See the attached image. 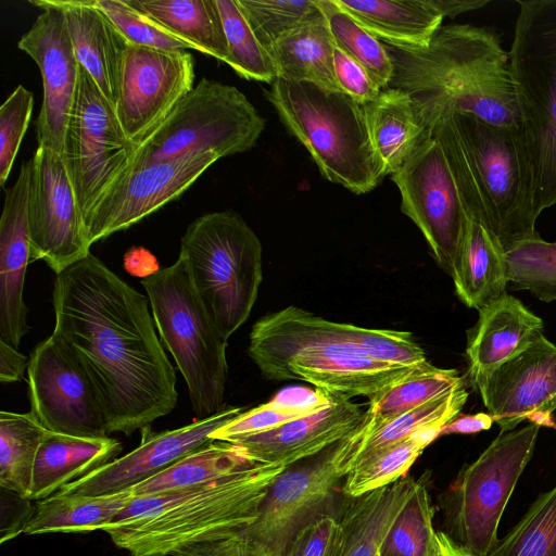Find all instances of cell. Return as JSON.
I'll list each match as a JSON object with an SVG mask.
<instances>
[{"instance_id": "obj_39", "label": "cell", "mask_w": 556, "mask_h": 556, "mask_svg": "<svg viewBox=\"0 0 556 556\" xmlns=\"http://www.w3.org/2000/svg\"><path fill=\"white\" fill-rule=\"evenodd\" d=\"M46 431L31 413H0V486L25 501Z\"/></svg>"}, {"instance_id": "obj_28", "label": "cell", "mask_w": 556, "mask_h": 556, "mask_svg": "<svg viewBox=\"0 0 556 556\" xmlns=\"http://www.w3.org/2000/svg\"><path fill=\"white\" fill-rule=\"evenodd\" d=\"M418 480L405 476L358 497H343L334 556H380L384 536Z\"/></svg>"}, {"instance_id": "obj_8", "label": "cell", "mask_w": 556, "mask_h": 556, "mask_svg": "<svg viewBox=\"0 0 556 556\" xmlns=\"http://www.w3.org/2000/svg\"><path fill=\"white\" fill-rule=\"evenodd\" d=\"M179 255L227 342L250 316L263 279L257 236L236 212L207 213L187 227Z\"/></svg>"}, {"instance_id": "obj_44", "label": "cell", "mask_w": 556, "mask_h": 556, "mask_svg": "<svg viewBox=\"0 0 556 556\" xmlns=\"http://www.w3.org/2000/svg\"><path fill=\"white\" fill-rule=\"evenodd\" d=\"M226 35L230 67L248 80L273 84L277 73L273 60L258 41L237 0H216Z\"/></svg>"}, {"instance_id": "obj_24", "label": "cell", "mask_w": 556, "mask_h": 556, "mask_svg": "<svg viewBox=\"0 0 556 556\" xmlns=\"http://www.w3.org/2000/svg\"><path fill=\"white\" fill-rule=\"evenodd\" d=\"M363 414L349 397L333 394L321 410L230 443L242 446L255 463L288 467L340 442L359 425Z\"/></svg>"}, {"instance_id": "obj_20", "label": "cell", "mask_w": 556, "mask_h": 556, "mask_svg": "<svg viewBox=\"0 0 556 556\" xmlns=\"http://www.w3.org/2000/svg\"><path fill=\"white\" fill-rule=\"evenodd\" d=\"M42 9L17 48L38 65L43 97L36 121L38 146L61 156L75 101L80 64L76 59L63 11L50 0L29 1Z\"/></svg>"}, {"instance_id": "obj_26", "label": "cell", "mask_w": 556, "mask_h": 556, "mask_svg": "<svg viewBox=\"0 0 556 556\" xmlns=\"http://www.w3.org/2000/svg\"><path fill=\"white\" fill-rule=\"evenodd\" d=\"M478 312L466 348L471 381L526 350L542 334L544 326L539 316L508 293Z\"/></svg>"}, {"instance_id": "obj_1", "label": "cell", "mask_w": 556, "mask_h": 556, "mask_svg": "<svg viewBox=\"0 0 556 556\" xmlns=\"http://www.w3.org/2000/svg\"><path fill=\"white\" fill-rule=\"evenodd\" d=\"M148 301L91 253L53 281L52 333L92 383L109 433L130 435L177 404L175 369Z\"/></svg>"}, {"instance_id": "obj_9", "label": "cell", "mask_w": 556, "mask_h": 556, "mask_svg": "<svg viewBox=\"0 0 556 556\" xmlns=\"http://www.w3.org/2000/svg\"><path fill=\"white\" fill-rule=\"evenodd\" d=\"M540 428L529 422L501 432L440 495L442 531L476 556H488L497 544L498 523L532 457Z\"/></svg>"}, {"instance_id": "obj_17", "label": "cell", "mask_w": 556, "mask_h": 556, "mask_svg": "<svg viewBox=\"0 0 556 556\" xmlns=\"http://www.w3.org/2000/svg\"><path fill=\"white\" fill-rule=\"evenodd\" d=\"M263 377L298 379L329 394L372 396L409 375L429 368L407 367L378 359L353 341L318 342L256 364Z\"/></svg>"}, {"instance_id": "obj_3", "label": "cell", "mask_w": 556, "mask_h": 556, "mask_svg": "<svg viewBox=\"0 0 556 556\" xmlns=\"http://www.w3.org/2000/svg\"><path fill=\"white\" fill-rule=\"evenodd\" d=\"M429 131L442 146L468 216L486 227L505 253L540 237L518 128L453 113Z\"/></svg>"}, {"instance_id": "obj_16", "label": "cell", "mask_w": 556, "mask_h": 556, "mask_svg": "<svg viewBox=\"0 0 556 556\" xmlns=\"http://www.w3.org/2000/svg\"><path fill=\"white\" fill-rule=\"evenodd\" d=\"M339 340L356 342L372 357L392 364L431 365L410 332L334 323L293 305L268 314L253 325L248 354L257 364L302 345Z\"/></svg>"}, {"instance_id": "obj_30", "label": "cell", "mask_w": 556, "mask_h": 556, "mask_svg": "<svg viewBox=\"0 0 556 556\" xmlns=\"http://www.w3.org/2000/svg\"><path fill=\"white\" fill-rule=\"evenodd\" d=\"M467 397L468 392L464 386L384 421L369 431H352L337 443L334 462L338 471L345 477L365 456L399 443L419 431L443 428L460 414Z\"/></svg>"}, {"instance_id": "obj_13", "label": "cell", "mask_w": 556, "mask_h": 556, "mask_svg": "<svg viewBox=\"0 0 556 556\" xmlns=\"http://www.w3.org/2000/svg\"><path fill=\"white\" fill-rule=\"evenodd\" d=\"M336 446L286 467L271 481L255 521L243 530L271 556H282L301 529L342 502Z\"/></svg>"}, {"instance_id": "obj_40", "label": "cell", "mask_w": 556, "mask_h": 556, "mask_svg": "<svg viewBox=\"0 0 556 556\" xmlns=\"http://www.w3.org/2000/svg\"><path fill=\"white\" fill-rule=\"evenodd\" d=\"M441 430L430 428L419 431L365 456L344 477L342 494L345 497H358L407 476L424 450L440 437Z\"/></svg>"}, {"instance_id": "obj_46", "label": "cell", "mask_w": 556, "mask_h": 556, "mask_svg": "<svg viewBox=\"0 0 556 556\" xmlns=\"http://www.w3.org/2000/svg\"><path fill=\"white\" fill-rule=\"evenodd\" d=\"M237 1L256 38L266 50L282 35L319 12L316 0Z\"/></svg>"}, {"instance_id": "obj_52", "label": "cell", "mask_w": 556, "mask_h": 556, "mask_svg": "<svg viewBox=\"0 0 556 556\" xmlns=\"http://www.w3.org/2000/svg\"><path fill=\"white\" fill-rule=\"evenodd\" d=\"M29 359L15 346L0 339V381L12 383L24 379Z\"/></svg>"}, {"instance_id": "obj_15", "label": "cell", "mask_w": 556, "mask_h": 556, "mask_svg": "<svg viewBox=\"0 0 556 556\" xmlns=\"http://www.w3.org/2000/svg\"><path fill=\"white\" fill-rule=\"evenodd\" d=\"M220 156L213 152L128 166L83 222L91 247L181 195Z\"/></svg>"}, {"instance_id": "obj_35", "label": "cell", "mask_w": 556, "mask_h": 556, "mask_svg": "<svg viewBox=\"0 0 556 556\" xmlns=\"http://www.w3.org/2000/svg\"><path fill=\"white\" fill-rule=\"evenodd\" d=\"M130 2L193 50L231 65L216 0H130Z\"/></svg>"}, {"instance_id": "obj_4", "label": "cell", "mask_w": 556, "mask_h": 556, "mask_svg": "<svg viewBox=\"0 0 556 556\" xmlns=\"http://www.w3.org/2000/svg\"><path fill=\"white\" fill-rule=\"evenodd\" d=\"M285 468L256 463L202 485L137 497L101 531L131 556H172L251 526Z\"/></svg>"}, {"instance_id": "obj_43", "label": "cell", "mask_w": 556, "mask_h": 556, "mask_svg": "<svg viewBox=\"0 0 556 556\" xmlns=\"http://www.w3.org/2000/svg\"><path fill=\"white\" fill-rule=\"evenodd\" d=\"M488 556H556V485L536 497Z\"/></svg>"}, {"instance_id": "obj_10", "label": "cell", "mask_w": 556, "mask_h": 556, "mask_svg": "<svg viewBox=\"0 0 556 556\" xmlns=\"http://www.w3.org/2000/svg\"><path fill=\"white\" fill-rule=\"evenodd\" d=\"M265 119L235 86L203 77L140 143L128 166L213 152L222 157L251 150Z\"/></svg>"}, {"instance_id": "obj_49", "label": "cell", "mask_w": 556, "mask_h": 556, "mask_svg": "<svg viewBox=\"0 0 556 556\" xmlns=\"http://www.w3.org/2000/svg\"><path fill=\"white\" fill-rule=\"evenodd\" d=\"M340 505L320 514L301 529L282 556H334L340 534Z\"/></svg>"}, {"instance_id": "obj_34", "label": "cell", "mask_w": 556, "mask_h": 556, "mask_svg": "<svg viewBox=\"0 0 556 556\" xmlns=\"http://www.w3.org/2000/svg\"><path fill=\"white\" fill-rule=\"evenodd\" d=\"M130 488L101 495L63 494L37 501L24 521L25 534L89 533L102 530L135 500Z\"/></svg>"}, {"instance_id": "obj_31", "label": "cell", "mask_w": 556, "mask_h": 556, "mask_svg": "<svg viewBox=\"0 0 556 556\" xmlns=\"http://www.w3.org/2000/svg\"><path fill=\"white\" fill-rule=\"evenodd\" d=\"M363 106L372 146L387 175L395 173L431 137L405 90L388 87Z\"/></svg>"}, {"instance_id": "obj_56", "label": "cell", "mask_w": 556, "mask_h": 556, "mask_svg": "<svg viewBox=\"0 0 556 556\" xmlns=\"http://www.w3.org/2000/svg\"><path fill=\"white\" fill-rule=\"evenodd\" d=\"M440 11L443 17L454 18L455 16L479 10L490 3L489 0H430Z\"/></svg>"}, {"instance_id": "obj_51", "label": "cell", "mask_w": 556, "mask_h": 556, "mask_svg": "<svg viewBox=\"0 0 556 556\" xmlns=\"http://www.w3.org/2000/svg\"><path fill=\"white\" fill-rule=\"evenodd\" d=\"M172 556H271L244 532L238 531L217 540L204 542Z\"/></svg>"}, {"instance_id": "obj_33", "label": "cell", "mask_w": 556, "mask_h": 556, "mask_svg": "<svg viewBox=\"0 0 556 556\" xmlns=\"http://www.w3.org/2000/svg\"><path fill=\"white\" fill-rule=\"evenodd\" d=\"M452 278L456 294L470 308L480 309L506 293L505 251L486 227L469 216Z\"/></svg>"}, {"instance_id": "obj_7", "label": "cell", "mask_w": 556, "mask_h": 556, "mask_svg": "<svg viewBox=\"0 0 556 556\" xmlns=\"http://www.w3.org/2000/svg\"><path fill=\"white\" fill-rule=\"evenodd\" d=\"M163 346L182 375L198 419L224 407L228 365L222 338L200 296L185 260L141 280Z\"/></svg>"}, {"instance_id": "obj_5", "label": "cell", "mask_w": 556, "mask_h": 556, "mask_svg": "<svg viewBox=\"0 0 556 556\" xmlns=\"http://www.w3.org/2000/svg\"><path fill=\"white\" fill-rule=\"evenodd\" d=\"M264 93L325 179L364 194L387 176L362 103L342 91L279 78Z\"/></svg>"}, {"instance_id": "obj_29", "label": "cell", "mask_w": 556, "mask_h": 556, "mask_svg": "<svg viewBox=\"0 0 556 556\" xmlns=\"http://www.w3.org/2000/svg\"><path fill=\"white\" fill-rule=\"evenodd\" d=\"M359 25L388 46L427 47L444 20L430 0H333Z\"/></svg>"}, {"instance_id": "obj_2", "label": "cell", "mask_w": 556, "mask_h": 556, "mask_svg": "<svg viewBox=\"0 0 556 556\" xmlns=\"http://www.w3.org/2000/svg\"><path fill=\"white\" fill-rule=\"evenodd\" d=\"M384 46L393 63L389 87L409 93L428 130L453 113L518 128L508 51L491 29L452 23L425 48Z\"/></svg>"}, {"instance_id": "obj_41", "label": "cell", "mask_w": 556, "mask_h": 556, "mask_svg": "<svg viewBox=\"0 0 556 556\" xmlns=\"http://www.w3.org/2000/svg\"><path fill=\"white\" fill-rule=\"evenodd\" d=\"M336 45L357 61L381 89L390 86L393 63L383 42L377 39L333 0H316Z\"/></svg>"}, {"instance_id": "obj_45", "label": "cell", "mask_w": 556, "mask_h": 556, "mask_svg": "<svg viewBox=\"0 0 556 556\" xmlns=\"http://www.w3.org/2000/svg\"><path fill=\"white\" fill-rule=\"evenodd\" d=\"M508 283L543 302L556 301V242L541 237L505 253Z\"/></svg>"}, {"instance_id": "obj_11", "label": "cell", "mask_w": 556, "mask_h": 556, "mask_svg": "<svg viewBox=\"0 0 556 556\" xmlns=\"http://www.w3.org/2000/svg\"><path fill=\"white\" fill-rule=\"evenodd\" d=\"M135 146L126 138L114 106L80 65L62 161L84 222L128 167Z\"/></svg>"}, {"instance_id": "obj_22", "label": "cell", "mask_w": 556, "mask_h": 556, "mask_svg": "<svg viewBox=\"0 0 556 556\" xmlns=\"http://www.w3.org/2000/svg\"><path fill=\"white\" fill-rule=\"evenodd\" d=\"M242 412V407H225L211 417L162 432L147 427L141 430V441L136 448L64 485L59 493L101 495L128 489L214 441L211 433Z\"/></svg>"}, {"instance_id": "obj_6", "label": "cell", "mask_w": 556, "mask_h": 556, "mask_svg": "<svg viewBox=\"0 0 556 556\" xmlns=\"http://www.w3.org/2000/svg\"><path fill=\"white\" fill-rule=\"evenodd\" d=\"M508 51L539 217L556 205V0H518Z\"/></svg>"}, {"instance_id": "obj_23", "label": "cell", "mask_w": 556, "mask_h": 556, "mask_svg": "<svg viewBox=\"0 0 556 556\" xmlns=\"http://www.w3.org/2000/svg\"><path fill=\"white\" fill-rule=\"evenodd\" d=\"M31 160L5 190L0 219V339L17 348L28 331L24 283L30 261L28 198Z\"/></svg>"}, {"instance_id": "obj_47", "label": "cell", "mask_w": 556, "mask_h": 556, "mask_svg": "<svg viewBox=\"0 0 556 556\" xmlns=\"http://www.w3.org/2000/svg\"><path fill=\"white\" fill-rule=\"evenodd\" d=\"M94 3L132 45L166 51L192 49L135 7L130 0H94Z\"/></svg>"}, {"instance_id": "obj_38", "label": "cell", "mask_w": 556, "mask_h": 556, "mask_svg": "<svg viewBox=\"0 0 556 556\" xmlns=\"http://www.w3.org/2000/svg\"><path fill=\"white\" fill-rule=\"evenodd\" d=\"M333 394L323 390L289 387L270 401L242 412L211 433V440L235 442L239 439L275 429L290 420L312 415L329 406Z\"/></svg>"}, {"instance_id": "obj_54", "label": "cell", "mask_w": 556, "mask_h": 556, "mask_svg": "<svg viewBox=\"0 0 556 556\" xmlns=\"http://www.w3.org/2000/svg\"><path fill=\"white\" fill-rule=\"evenodd\" d=\"M124 266L131 275L143 278L160 269L156 258L141 247H135L127 251L124 257Z\"/></svg>"}, {"instance_id": "obj_25", "label": "cell", "mask_w": 556, "mask_h": 556, "mask_svg": "<svg viewBox=\"0 0 556 556\" xmlns=\"http://www.w3.org/2000/svg\"><path fill=\"white\" fill-rule=\"evenodd\" d=\"M50 1L64 13L77 61L115 109L124 59L131 43L94 0Z\"/></svg>"}, {"instance_id": "obj_42", "label": "cell", "mask_w": 556, "mask_h": 556, "mask_svg": "<svg viewBox=\"0 0 556 556\" xmlns=\"http://www.w3.org/2000/svg\"><path fill=\"white\" fill-rule=\"evenodd\" d=\"M429 472H426L388 530L381 545L380 556H426L434 534L435 508L428 489Z\"/></svg>"}, {"instance_id": "obj_19", "label": "cell", "mask_w": 556, "mask_h": 556, "mask_svg": "<svg viewBox=\"0 0 556 556\" xmlns=\"http://www.w3.org/2000/svg\"><path fill=\"white\" fill-rule=\"evenodd\" d=\"M194 77V59L189 52L128 47L115 112L135 147L193 89Z\"/></svg>"}, {"instance_id": "obj_21", "label": "cell", "mask_w": 556, "mask_h": 556, "mask_svg": "<svg viewBox=\"0 0 556 556\" xmlns=\"http://www.w3.org/2000/svg\"><path fill=\"white\" fill-rule=\"evenodd\" d=\"M502 432L525 420L555 426L556 345L543 333L526 350L471 381Z\"/></svg>"}, {"instance_id": "obj_55", "label": "cell", "mask_w": 556, "mask_h": 556, "mask_svg": "<svg viewBox=\"0 0 556 556\" xmlns=\"http://www.w3.org/2000/svg\"><path fill=\"white\" fill-rule=\"evenodd\" d=\"M426 556H476L456 543L445 532L435 531L428 546Z\"/></svg>"}, {"instance_id": "obj_12", "label": "cell", "mask_w": 556, "mask_h": 556, "mask_svg": "<svg viewBox=\"0 0 556 556\" xmlns=\"http://www.w3.org/2000/svg\"><path fill=\"white\" fill-rule=\"evenodd\" d=\"M390 176L400 190L401 211L419 228L434 261L452 277L468 214L442 146L429 137Z\"/></svg>"}, {"instance_id": "obj_32", "label": "cell", "mask_w": 556, "mask_h": 556, "mask_svg": "<svg viewBox=\"0 0 556 556\" xmlns=\"http://www.w3.org/2000/svg\"><path fill=\"white\" fill-rule=\"evenodd\" d=\"M333 49V37L319 9L308 21L277 39L267 52L277 78L340 91L334 76Z\"/></svg>"}, {"instance_id": "obj_48", "label": "cell", "mask_w": 556, "mask_h": 556, "mask_svg": "<svg viewBox=\"0 0 556 556\" xmlns=\"http://www.w3.org/2000/svg\"><path fill=\"white\" fill-rule=\"evenodd\" d=\"M34 108L33 92L18 85L0 106V185L12 169Z\"/></svg>"}, {"instance_id": "obj_14", "label": "cell", "mask_w": 556, "mask_h": 556, "mask_svg": "<svg viewBox=\"0 0 556 556\" xmlns=\"http://www.w3.org/2000/svg\"><path fill=\"white\" fill-rule=\"evenodd\" d=\"M27 376L30 413L48 431L109 437L105 416L92 383L54 333L33 350Z\"/></svg>"}, {"instance_id": "obj_53", "label": "cell", "mask_w": 556, "mask_h": 556, "mask_svg": "<svg viewBox=\"0 0 556 556\" xmlns=\"http://www.w3.org/2000/svg\"><path fill=\"white\" fill-rule=\"evenodd\" d=\"M493 422V418L490 414L458 415L442 428L440 435L450 433H476L490 429Z\"/></svg>"}, {"instance_id": "obj_27", "label": "cell", "mask_w": 556, "mask_h": 556, "mask_svg": "<svg viewBox=\"0 0 556 556\" xmlns=\"http://www.w3.org/2000/svg\"><path fill=\"white\" fill-rule=\"evenodd\" d=\"M122 444L110 437H77L46 431L40 443L27 501H40L59 492L116 458Z\"/></svg>"}, {"instance_id": "obj_37", "label": "cell", "mask_w": 556, "mask_h": 556, "mask_svg": "<svg viewBox=\"0 0 556 556\" xmlns=\"http://www.w3.org/2000/svg\"><path fill=\"white\" fill-rule=\"evenodd\" d=\"M464 386V379L456 369H442L432 365L416 371L370 396L368 407L353 431H369Z\"/></svg>"}, {"instance_id": "obj_50", "label": "cell", "mask_w": 556, "mask_h": 556, "mask_svg": "<svg viewBox=\"0 0 556 556\" xmlns=\"http://www.w3.org/2000/svg\"><path fill=\"white\" fill-rule=\"evenodd\" d=\"M334 76L340 91L364 104L378 97L382 90L368 72L334 42Z\"/></svg>"}, {"instance_id": "obj_36", "label": "cell", "mask_w": 556, "mask_h": 556, "mask_svg": "<svg viewBox=\"0 0 556 556\" xmlns=\"http://www.w3.org/2000/svg\"><path fill=\"white\" fill-rule=\"evenodd\" d=\"M254 464L242 446L214 440L130 489L136 498L173 493L215 481Z\"/></svg>"}, {"instance_id": "obj_18", "label": "cell", "mask_w": 556, "mask_h": 556, "mask_svg": "<svg viewBox=\"0 0 556 556\" xmlns=\"http://www.w3.org/2000/svg\"><path fill=\"white\" fill-rule=\"evenodd\" d=\"M28 226L30 261H43L55 275L90 254L62 157L41 146L31 157Z\"/></svg>"}]
</instances>
